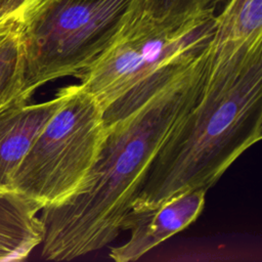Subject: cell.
<instances>
[{"mask_svg": "<svg viewBox=\"0 0 262 262\" xmlns=\"http://www.w3.org/2000/svg\"><path fill=\"white\" fill-rule=\"evenodd\" d=\"M209 68L207 46L165 88L105 128L97 157L80 188L61 204L40 211L42 259L72 260L117 238L154 158L199 99Z\"/></svg>", "mask_w": 262, "mask_h": 262, "instance_id": "1", "label": "cell"}, {"mask_svg": "<svg viewBox=\"0 0 262 262\" xmlns=\"http://www.w3.org/2000/svg\"><path fill=\"white\" fill-rule=\"evenodd\" d=\"M261 137L259 45L210 60L199 99L165 139L130 210L157 207L186 190H208Z\"/></svg>", "mask_w": 262, "mask_h": 262, "instance_id": "2", "label": "cell"}, {"mask_svg": "<svg viewBox=\"0 0 262 262\" xmlns=\"http://www.w3.org/2000/svg\"><path fill=\"white\" fill-rule=\"evenodd\" d=\"M215 16V9H208L180 26H167L141 14L77 76L99 103L104 128L135 112L203 54Z\"/></svg>", "mask_w": 262, "mask_h": 262, "instance_id": "3", "label": "cell"}, {"mask_svg": "<svg viewBox=\"0 0 262 262\" xmlns=\"http://www.w3.org/2000/svg\"><path fill=\"white\" fill-rule=\"evenodd\" d=\"M144 0H40L23 18L21 95L58 78L77 77L137 20Z\"/></svg>", "mask_w": 262, "mask_h": 262, "instance_id": "4", "label": "cell"}, {"mask_svg": "<svg viewBox=\"0 0 262 262\" xmlns=\"http://www.w3.org/2000/svg\"><path fill=\"white\" fill-rule=\"evenodd\" d=\"M104 132L96 99L80 84L64 86L62 103L18 165L11 190L40 210L67 201L86 178Z\"/></svg>", "mask_w": 262, "mask_h": 262, "instance_id": "5", "label": "cell"}, {"mask_svg": "<svg viewBox=\"0 0 262 262\" xmlns=\"http://www.w3.org/2000/svg\"><path fill=\"white\" fill-rule=\"evenodd\" d=\"M206 192L205 189H190L157 207L130 210L121 223V231L129 230L130 237L123 245L111 248L108 257L116 262L135 261L183 230L201 215Z\"/></svg>", "mask_w": 262, "mask_h": 262, "instance_id": "6", "label": "cell"}, {"mask_svg": "<svg viewBox=\"0 0 262 262\" xmlns=\"http://www.w3.org/2000/svg\"><path fill=\"white\" fill-rule=\"evenodd\" d=\"M63 98L64 87L47 101L18 100L0 110V191L11 190L18 165Z\"/></svg>", "mask_w": 262, "mask_h": 262, "instance_id": "7", "label": "cell"}, {"mask_svg": "<svg viewBox=\"0 0 262 262\" xmlns=\"http://www.w3.org/2000/svg\"><path fill=\"white\" fill-rule=\"evenodd\" d=\"M262 45V0H226L208 44L211 61Z\"/></svg>", "mask_w": 262, "mask_h": 262, "instance_id": "8", "label": "cell"}, {"mask_svg": "<svg viewBox=\"0 0 262 262\" xmlns=\"http://www.w3.org/2000/svg\"><path fill=\"white\" fill-rule=\"evenodd\" d=\"M40 208L14 190L0 191V261L25 260L41 245Z\"/></svg>", "mask_w": 262, "mask_h": 262, "instance_id": "9", "label": "cell"}, {"mask_svg": "<svg viewBox=\"0 0 262 262\" xmlns=\"http://www.w3.org/2000/svg\"><path fill=\"white\" fill-rule=\"evenodd\" d=\"M25 48L23 21L8 19L0 24V110L23 97Z\"/></svg>", "mask_w": 262, "mask_h": 262, "instance_id": "10", "label": "cell"}, {"mask_svg": "<svg viewBox=\"0 0 262 262\" xmlns=\"http://www.w3.org/2000/svg\"><path fill=\"white\" fill-rule=\"evenodd\" d=\"M218 4L219 0H144L142 15L167 26H180Z\"/></svg>", "mask_w": 262, "mask_h": 262, "instance_id": "11", "label": "cell"}, {"mask_svg": "<svg viewBox=\"0 0 262 262\" xmlns=\"http://www.w3.org/2000/svg\"><path fill=\"white\" fill-rule=\"evenodd\" d=\"M40 0H0V24L8 19L23 20Z\"/></svg>", "mask_w": 262, "mask_h": 262, "instance_id": "12", "label": "cell"}, {"mask_svg": "<svg viewBox=\"0 0 262 262\" xmlns=\"http://www.w3.org/2000/svg\"><path fill=\"white\" fill-rule=\"evenodd\" d=\"M226 0H219V3H223V2H225Z\"/></svg>", "mask_w": 262, "mask_h": 262, "instance_id": "13", "label": "cell"}]
</instances>
